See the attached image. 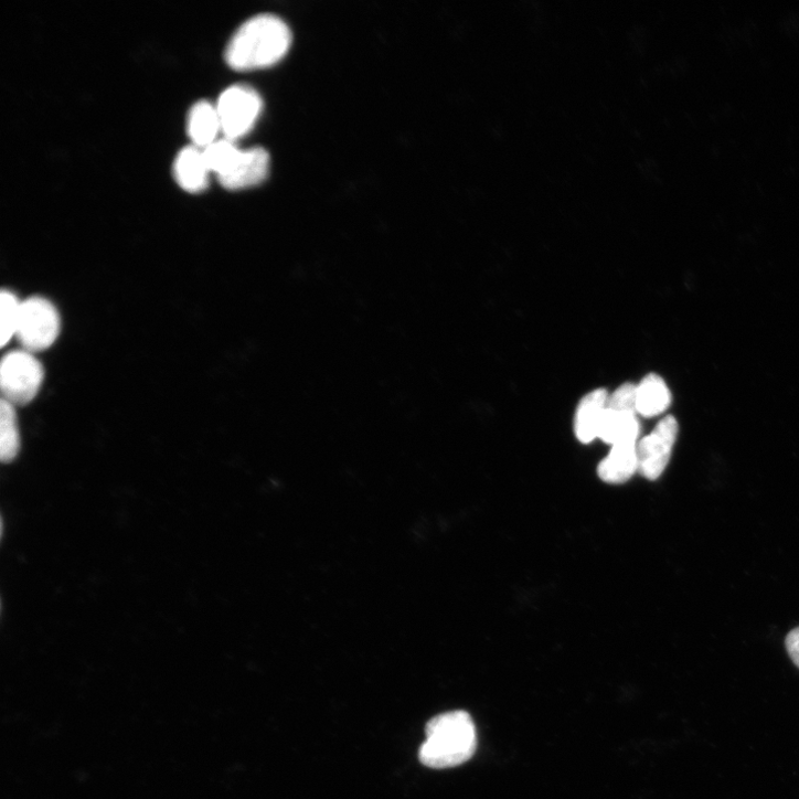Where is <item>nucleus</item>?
<instances>
[{"label":"nucleus","mask_w":799,"mask_h":799,"mask_svg":"<svg viewBox=\"0 0 799 799\" xmlns=\"http://www.w3.org/2000/svg\"><path fill=\"white\" fill-rule=\"evenodd\" d=\"M292 36L287 24L270 14L247 21L230 42L225 60L239 72L270 67L288 53Z\"/></svg>","instance_id":"f257e3e1"},{"label":"nucleus","mask_w":799,"mask_h":799,"mask_svg":"<svg viewBox=\"0 0 799 799\" xmlns=\"http://www.w3.org/2000/svg\"><path fill=\"white\" fill-rule=\"evenodd\" d=\"M427 738L419 757L430 768H452L468 761L476 753V725L465 711L448 712L434 717L426 728Z\"/></svg>","instance_id":"f03ea898"},{"label":"nucleus","mask_w":799,"mask_h":799,"mask_svg":"<svg viewBox=\"0 0 799 799\" xmlns=\"http://www.w3.org/2000/svg\"><path fill=\"white\" fill-rule=\"evenodd\" d=\"M44 377V366L34 353L24 349L12 351L0 365L2 398L15 407L26 406L40 393Z\"/></svg>","instance_id":"7ed1b4c3"},{"label":"nucleus","mask_w":799,"mask_h":799,"mask_svg":"<svg viewBox=\"0 0 799 799\" xmlns=\"http://www.w3.org/2000/svg\"><path fill=\"white\" fill-rule=\"evenodd\" d=\"M61 329V316L52 301L32 297L22 302L17 338L24 350L35 354L50 349L58 339Z\"/></svg>","instance_id":"20e7f679"},{"label":"nucleus","mask_w":799,"mask_h":799,"mask_svg":"<svg viewBox=\"0 0 799 799\" xmlns=\"http://www.w3.org/2000/svg\"><path fill=\"white\" fill-rule=\"evenodd\" d=\"M262 108L259 95L248 86L238 85L225 90L220 98L217 111L227 139L234 140L251 131Z\"/></svg>","instance_id":"39448f33"},{"label":"nucleus","mask_w":799,"mask_h":799,"mask_svg":"<svg viewBox=\"0 0 799 799\" xmlns=\"http://www.w3.org/2000/svg\"><path fill=\"white\" fill-rule=\"evenodd\" d=\"M679 434L677 419H662L654 430L638 443L639 472L648 480H658L667 469Z\"/></svg>","instance_id":"423d86ee"},{"label":"nucleus","mask_w":799,"mask_h":799,"mask_svg":"<svg viewBox=\"0 0 799 799\" xmlns=\"http://www.w3.org/2000/svg\"><path fill=\"white\" fill-rule=\"evenodd\" d=\"M270 158L263 148L242 151L233 169L219 178L221 184L230 190H242L262 183L268 175Z\"/></svg>","instance_id":"0eeeda50"},{"label":"nucleus","mask_w":799,"mask_h":799,"mask_svg":"<svg viewBox=\"0 0 799 799\" xmlns=\"http://www.w3.org/2000/svg\"><path fill=\"white\" fill-rule=\"evenodd\" d=\"M608 398L609 393L606 388H596L580 400L575 415L574 430L582 444H589L598 437Z\"/></svg>","instance_id":"6e6552de"},{"label":"nucleus","mask_w":799,"mask_h":799,"mask_svg":"<svg viewBox=\"0 0 799 799\" xmlns=\"http://www.w3.org/2000/svg\"><path fill=\"white\" fill-rule=\"evenodd\" d=\"M210 172L203 150L195 146L183 148L173 163V174L178 184L190 193H198L207 188Z\"/></svg>","instance_id":"1a4fd4ad"},{"label":"nucleus","mask_w":799,"mask_h":799,"mask_svg":"<svg viewBox=\"0 0 799 799\" xmlns=\"http://www.w3.org/2000/svg\"><path fill=\"white\" fill-rule=\"evenodd\" d=\"M638 443L612 446L609 456L598 465L599 479L610 484H621L639 472Z\"/></svg>","instance_id":"9d476101"},{"label":"nucleus","mask_w":799,"mask_h":799,"mask_svg":"<svg viewBox=\"0 0 799 799\" xmlns=\"http://www.w3.org/2000/svg\"><path fill=\"white\" fill-rule=\"evenodd\" d=\"M637 415L636 412L615 408L607 404L597 438L611 446L622 443H638L640 423Z\"/></svg>","instance_id":"9b49d317"},{"label":"nucleus","mask_w":799,"mask_h":799,"mask_svg":"<svg viewBox=\"0 0 799 799\" xmlns=\"http://www.w3.org/2000/svg\"><path fill=\"white\" fill-rule=\"evenodd\" d=\"M222 130L217 107L209 102H199L192 106L188 116V134L198 148H206L215 142Z\"/></svg>","instance_id":"f8f14e48"},{"label":"nucleus","mask_w":799,"mask_h":799,"mask_svg":"<svg viewBox=\"0 0 799 799\" xmlns=\"http://www.w3.org/2000/svg\"><path fill=\"white\" fill-rule=\"evenodd\" d=\"M671 392L658 374L647 375L637 385V412L646 418L662 415L671 404Z\"/></svg>","instance_id":"ddd939ff"},{"label":"nucleus","mask_w":799,"mask_h":799,"mask_svg":"<svg viewBox=\"0 0 799 799\" xmlns=\"http://www.w3.org/2000/svg\"><path fill=\"white\" fill-rule=\"evenodd\" d=\"M21 449V435L17 407L2 398L0 403V458L4 464L14 461Z\"/></svg>","instance_id":"4468645a"},{"label":"nucleus","mask_w":799,"mask_h":799,"mask_svg":"<svg viewBox=\"0 0 799 799\" xmlns=\"http://www.w3.org/2000/svg\"><path fill=\"white\" fill-rule=\"evenodd\" d=\"M242 151L230 139L215 141L203 150L210 171L219 178L233 169Z\"/></svg>","instance_id":"2eb2a0df"},{"label":"nucleus","mask_w":799,"mask_h":799,"mask_svg":"<svg viewBox=\"0 0 799 799\" xmlns=\"http://www.w3.org/2000/svg\"><path fill=\"white\" fill-rule=\"evenodd\" d=\"M22 302L14 292L3 290L0 296V342L6 347L18 333Z\"/></svg>","instance_id":"dca6fc26"},{"label":"nucleus","mask_w":799,"mask_h":799,"mask_svg":"<svg viewBox=\"0 0 799 799\" xmlns=\"http://www.w3.org/2000/svg\"><path fill=\"white\" fill-rule=\"evenodd\" d=\"M785 644L791 661L799 668V628L788 633Z\"/></svg>","instance_id":"f3484780"}]
</instances>
